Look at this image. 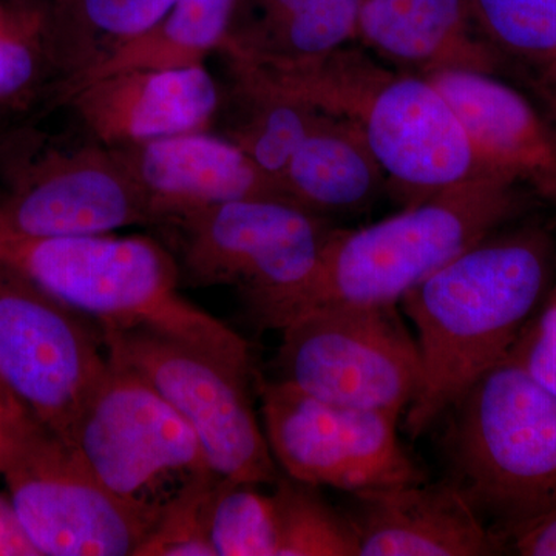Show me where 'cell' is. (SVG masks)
<instances>
[{
	"instance_id": "cell-28",
	"label": "cell",
	"mask_w": 556,
	"mask_h": 556,
	"mask_svg": "<svg viewBox=\"0 0 556 556\" xmlns=\"http://www.w3.org/2000/svg\"><path fill=\"white\" fill-rule=\"evenodd\" d=\"M49 73L43 13L21 14L0 27V110L33 100Z\"/></svg>"
},
{
	"instance_id": "cell-22",
	"label": "cell",
	"mask_w": 556,
	"mask_h": 556,
	"mask_svg": "<svg viewBox=\"0 0 556 556\" xmlns=\"http://www.w3.org/2000/svg\"><path fill=\"white\" fill-rule=\"evenodd\" d=\"M237 3L239 0H175L155 27L121 47L86 75L58 87L54 94L129 70L204 65L207 54L222 50L229 39Z\"/></svg>"
},
{
	"instance_id": "cell-36",
	"label": "cell",
	"mask_w": 556,
	"mask_h": 556,
	"mask_svg": "<svg viewBox=\"0 0 556 556\" xmlns=\"http://www.w3.org/2000/svg\"><path fill=\"white\" fill-rule=\"evenodd\" d=\"M2 138H3L2 135H0V141H2Z\"/></svg>"
},
{
	"instance_id": "cell-11",
	"label": "cell",
	"mask_w": 556,
	"mask_h": 556,
	"mask_svg": "<svg viewBox=\"0 0 556 556\" xmlns=\"http://www.w3.org/2000/svg\"><path fill=\"white\" fill-rule=\"evenodd\" d=\"M0 226L30 237L101 236L155 218L112 150L90 141L46 148L33 137L2 138Z\"/></svg>"
},
{
	"instance_id": "cell-31",
	"label": "cell",
	"mask_w": 556,
	"mask_h": 556,
	"mask_svg": "<svg viewBox=\"0 0 556 556\" xmlns=\"http://www.w3.org/2000/svg\"><path fill=\"white\" fill-rule=\"evenodd\" d=\"M0 556H42L10 497L0 495Z\"/></svg>"
},
{
	"instance_id": "cell-29",
	"label": "cell",
	"mask_w": 556,
	"mask_h": 556,
	"mask_svg": "<svg viewBox=\"0 0 556 556\" xmlns=\"http://www.w3.org/2000/svg\"><path fill=\"white\" fill-rule=\"evenodd\" d=\"M507 357L556 396V292L527 321Z\"/></svg>"
},
{
	"instance_id": "cell-35",
	"label": "cell",
	"mask_w": 556,
	"mask_h": 556,
	"mask_svg": "<svg viewBox=\"0 0 556 556\" xmlns=\"http://www.w3.org/2000/svg\"><path fill=\"white\" fill-rule=\"evenodd\" d=\"M546 193H548V195L554 197V199L556 200V170L554 174V178H552V181L548 182Z\"/></svg>"
},
{
	"instance_id": "cell-25",
	"label": "cell",
	"mask_w": 556,
	"mask_h": 556,
	"mask_svg": "<svg viewBox=\"0 0 556 556\" xmlns=\"http://www.w3.org/2000/svg\"><path fill=\"white\" fill-rule=\"evenodd\" d=\"M215 556H277V508L273 493L254 482L223 478L208 518Z\"/></svg>"
},
{
	"instance_id": "cell-8",
	"label": "cell",
	"mask_w": 556,
	"mask_h": 556,
	"mask_svg": "<svg viewBox=\"0 0 556 556\" xmlns=\"http://www.w3.org/2000/svg\"><path fill=\"white\" fill-rule=\"evenodd\" d=\"M70 442L110 495L155 525L179 493L215 475L186 420L148 380L112 357Z\"/></svg>"
},
{
	"instance_id": "cell-12",
	"label": "cell",
	"mask_w": 556,
	"mask_h": 556,
	"mask_svg": "<svg viewBox=\"0 0 556 556\" xmlns=\"http://www.w3.org/2000/svg\"><path fill=\"white\" fill-rule=\"evenodd\" d=\"M0 265V383L70 442L109 369L101 329Z\"/></svg>"
},
{
	"instance_id": "cell-20",
	"label": "cell",
	"mask_w": 556,
	"mask_h": 556,
	"mask_svg": "<svg viewBox=\"0 0 556 556\" xmlns=\"http://www.w3.org/2000/svg\"><path fill=\"white\" fill-rule=\"evenodd\" d=\"M175 0H50L43 42L65 86L108 61L121 47L155 27Z\"/></svg>"
},
{
	"instance_id": "cell-9",
	"label": "cell",
	"mask_w": 556,
	"mask_h": 556,
	"mask_svg": "<svg viewBox=\"0 0 556 556\" xmlns=\"http://www.w3.org/2000/svg\"><path fill=\"white\" fill-rule=\"evenodd\" d=\"M280 332L277 380L318 401L401 416L419 393V348L396 305L313 311Z\"/></svg>"
},
{
	"instance_id": "cell-19",
	"label": "cell",
	"mask_w": 556,
	"mask_h": 556,
	"mask_svg": "<svg viewBox=\"0 0 556 556\" xmlns=\"http://www.w3.org/2000/svg\"><path fill=\"white\" fill-rule=\"evenodd\" d=\"M387 178L353 121L325 113L289 161L285 197L318 217L350 215L375 203Z\"/></svg>"
},
{
	"instance_id": "cell-6",
	"label": "cell",
	"mask_w": 556,
	"mask_h": 556,
	"mask_svg": "<svg viewBox=\"0 0 556 556\" xmlns=\"http://www.w3.org/2000/svg\"><path fill=\"white\" fill-rule=\"evenodd\" d=\"M0 478L42 556H135L155 526L110 495L72 442L2 383Z\"/></svg>"
},
{
	"instance_id": "cell-27",
	"label": "cell",
	"mask_w": 556,
	"mask_h": 556,
	"mask_svg": "<svg viewBox=\"0 0 556 556\" xmlns=\"http://www.w3.org/2000/svg\"><path fill=\"white\" fill-rule=\"evenodd\" d=\"M222 479L218 475L200 479L172 500L135 556H215L208 518Z\"/></svg>"
},
{
	"instance_id": "cell-37",
	"label": "cell",
	"mask_w": 556,
	"mask_h": 556,
	"mask_svg": "<svg viewBox=\"0 0 556 556\" xmlns=\"http://www.w3.org/2000/svg\"><path fill=\"white\" fill-rule=\"evenodd\" d=\"M551 67H556V64L555 65H551Z\"/></svg>"
},
{
	"instance_id": "cell-15",
	"label": "cell",
	"mask_w": 556,
	"mask_h": 556,
	"mask_svg": "<svg viewBox=\"0 0 556 556\" xmlns=\"http://www.w3.org/2000/svg\"><path fill=\"white\" fill-rule=\"evenodd\" d=\"M110 150L144 197L159 228L179 214L226 201L287 200L276 179L239 146L207 130Z\"/></svg>"
},
{
	"instance_id": "cell-3",
	"label": "cell",
	"mask_w": 556,
	"mask_h": 556,
	"mask_svg": "<svg viewBox=\"0 0 556 556\" xmlns=\"http://www.w3.org/2000/svg\"><path fill=\"white\" fill-rule=\"evenodd\" d=\"M226 56L229 65L274 89L353 121L386 174L387 189L405 207L493 175L426 76L383 65L369 51L348 46L300 62Z\"/></svg>"
},
{
	"instance_id": "cell-34",
	"label": "cell",
	"mask_w": 556,
	"mask_h": 556,
	"mask_svg": "<svg viewBox=\"0 0 556 556\" xmlns=\"http://www.w3.org/2000/svg\"><path fill=\"white\" fill-rule=\"evenodd\" d=\"M21 10L14 9L10 3L3 2L0 3V27L2 25L9 24L10 21H13L14 17L20 16Z\"/></svg>"
},
{
	"instance_id": "cell-4",
	"label": "cell",
	"mask_w": 556,
	"mask_h": 556,
	"mask_svg": "<svg viewBox=\"0 0 556 556\" xmlns=\"http://www.w3.org/2000/svg\"><path fill=\"white\" fill-rule=\"evenodd\" d=\"M0 265L105 327H142L251 361L247 340L179 295L169 249L149 237H30L0 226Z\"/></svg>"
},
{
	"instance_id": "cell-7",
	"label": "cell",
	"mask_w": 556,
	"mask_h": 556,
	"mask_svg": "<svg viewBox=\"0 0 556 556\" xmlns=\"http://www.w3.org/2000/svg\"><path fill=\"white\" fill-rule=\"evenodd\" d=\"M109 357L166 399L230 481L274 485L280 473L251 397L252 364L142 327L100 325Z\"/></svg>"
},
{
	"instance_id": "cell-17",
	"label": "cell",
	"mask_w": 556,
	"mask_h": 556,
	"mask_svg": "<svg viewBox=\"0 0 556 556\" xmlns=\"http://www.w3.org/2000/svg\"><path fill=\"white\" fill-rule=\"evenodd\" d=\"M437 87L490 174L535 182L546 192L556 170V138L519 91L473 70H439Z\"/></svg>"
},
{
	"instance_id": "cell-33",
	"label": "cell",
	"mask_w": 556,
	"mask_h": 556,
	"mask_svg": "<svg viewBox=\"0 0 556 556\" xmlns=\"http://www.w3.org/2000/svg\"><path fill=\"white\" fill-rule=\"evenodd\" d=\"M7 2L22 11H30V13H43L46 11V7L39 0H7Z\"/></svg>"
},
{
	"instance_id": "cell-26",
	"label": "cell",
	"mask_w": 556,
	"mask_h": 556,
	"mask_svg": "<svg viewBox=\"0 0 556 556\" xmlns=\"http://www.w3.org/2000/svg\"><path fill=\"white\" fill-rule=\"evenodd\" d=\"M471 5L497 53L541 68L556 64V0H471Z\"/></svg>"
},
{
	"instance_id": "cell-1",
	"label": "cell",
	"mask_w": 556,
	"mask_h": 556,
	"mask_svg": "<svg viewBox=\"0 0 556 556\" xmlns=\"http://www.w3.org/2000/svg\"><path fill=\"white\" fill-rule=\"evenodd\" d=\"M555 241L546 229L496 230L402 299L422 364L407 427L419 437L503 361L547 299Z\"/></svg>"
},
{
	"instance_id": "cell-5",
	"label": "cell",
	"mask_w": 556,
	"mask_h": 556,
	"mask_svg": "<svg viewBox=\"0 0 556 556\" xmlns=\"http://www.w3.org/2000/svg\"><path fill=\"white\" fill-rule=\"evenodd\" d=\"M455 484L501 535L556 508V396L510 357L450 408Z\"/></svg>"
},
{
	"instance_id": "cell-24",
	"label": "cell",
	"mask_w": 556,
	"mask_h": 556,
	"mask_svg": "<svg viewBox=\"0 0 556 556\" xmlns=\"http://www.w3.org/2000/svg\"><path fill=\"white\" fill-rule=\"evenodd\" d=\"M273 495L277 556H361L353 518L329 506L317 486L280 477Z\"/></svg>"
},
{
	"instance_id": "cell-13",
	"label": "cell",
	"mask_w": 556,
	"mask_h": 556,
	"mask_svg": "<svg viewBox=\"0 0 556 556\" xmlns=\"http://www.w3.org/2000/svg\"><path fill=\"white\" fill-rule=\"evenodd\" d=\"M270 453L288 478L353 495L426 482L397 438V415L342 407L260 380Z\"/></svg>"
},
{
	"instance_id": "cell-14",
	"label": "cell",
	"mask_w": 556,
	"mask_h": 556,
	"mask_svg": "<svg viewBox=\"0 0 556 556\" xmlns=\"http://www.w3.org/2000/svg\"><path fill=\"white\" fill-rule=\"evenodd\" d=\"M54 97L108 149L207 130L223 102L204 65L113 73Z\"/></svg>"
},
{
	"instance_id": "cell-32",
	"label": "cell",
	"mask_w": 556,
	"mask_h": 556,
	"mask_svg": "<svg viewBox=\"0 0 556 556\" xmlns=\"http://www.w3.org/2000/svg\"><path fill=\"white\" fill-rule=\"evenodd\" d=\"M541 90L546 94V100L548 105H551L552 116H554L556 123V67L543 68V83H541Z\"/></svg>"
},
{
	"instance_id": "cell-10",
	"label": "cell",
	"mask_w": 556,
	"mask_h": 556,
	"mask_svg": "<svg viewBox=\"0 0 556 556\" xmlns=\"http://www.w3.org/2000/svg\"><path fill=\"white\" fill-rule=\"evenodd\" d=\"M174 232L179 270L197 287L239 288L243 299L298 287L313 273L332 226L283 199L226 201L185 212Z\"/></svg>"
},
{
	"instance_id": "cell-30",
	"label": "cell",
	"mask_w": 556,
	"mask_h": 556,
	"mask_svg": "<svg viewBox=\"0 0 556 556\" xmlns=\"http://www.w3.org/2000/svg\"><path fill=\"white\" fill-rule=\"evenodd\" d=\"M522 556H556V508L514 527L501 536Z\"/></svg>"
},
{
	"instance_id": "cell-16",
	"label": "cell",
	"mask_w": 556,
	"mask_h": 556,
	"mask_svg": "<svg viewBox=\"0 0 556 556\" xmlns=\"http://www.w3.org/2000/svg\"><path fill=\"white\" fill-rule=\"evenodd\" d=\"M354 497L361 556H489L504 548L455 482L387 486Z\"/></svg>"
},
{
	"instance_id": "cell-21",
	"label": "cell",
	"mask_w": 556,
	"mask_h": 556,
	"mask_svg": "<svg viewBox=\"0 0 556 556\" xmlns=\"http://www.w3.org/2000/svg\"><path fill=\"white\" fill-rule=\"evenodd\" d=\"M365 0H260L258 16L230 31L222 53L300 62L327 56L356 39Z\"/></svg>"
},
{
	"instance_id": "cell-2",
	"label": "cell",
	"mask_w": 556,
	"mask_h": 556,
	"mask_svg": "<svg viewBox=\"0 0 556 556\" xmlns=\"http://www.w3.org/2000/svg\"><path fill=\"white\" fill-rule=\"evenodd\" d=\"M518 181L479 177L358 229H332L317 265L298 287L244 299L249 316L278 329L329 308L401 305L402 299L467 248L521 214Z\"/></svg>"
},
{
	"instance_id": "cell-23",
	"label": "cell",
	"mask_w": 556,
	"mask_h": 556,
	"mask_svg": "<svg viewBox=\"0 0 556 556\" xmlns=\"http://www.w3.org/2000/svg\"><path fill=\"white\" fill-rule=\"evenodd\" d=\"M230 70L239 115L230 123L226 138L239 146L281 188L289 161L325 112L274 89L244 70L232 65Z\"/></svg>"
},
{
	"instance_id": "cell-18",
	"label": "cell",
	"mask_w": 556,
	"mask_h": 556,
	"mask_svg": "<svg viewBox=\"0 0 556 556\" xmlns=\"http://www.w3.org/2000/svg\"><path fill=\"white\" fill-rule=\"evenodd\" d=\"M357 40L401 72L493 73L501 53L479 30L471 0H365Z\"/></svg>"
}]
</instances>
